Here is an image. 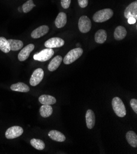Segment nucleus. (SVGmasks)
<instances>
[{
  "label": "nucleus",
  "instance_id": "1",
  "mask_svg": "<svg viewBox=\"0 0 137 154\" xmlns=\"http://www.w3.org/2000/svg\"><path fill=\"white\" fill-rule=\"evenodd\" d=\"M113 11L111 9H104L97 11L93 16V20L95 22H104L110 19L113 15Z\"/></svg>",
  "mask_w": 137,
  "mask_h": 154
},
{
  "label": "nucleus",
  "instance_id": "2",
  "mask_svg": "<svg viewBox=\"0 0 137 154\" xmlns=\"http://www.w3.org/2000/svg\"><path fill=\"white\" fill-rule=\"evenodd\" d=\"M113 109L115 114L119 117H124L126 115V109L123 101L119 97H114L112 100Z\"/></svg>",
  "mask_w": 137,
  "mask_h": 154
},
{
  "label": "nucleus",
  "instance_id": "3",
  "mask_svg": "<svg viewBox=\"0 0 137 154\" xmlns=\"http://www.w3.org/2000/svg\"><path fill=\"white\" fill-rule=\"evenodd\" d=\"M83 54V50L81 48H75L68 52V54L65 55L64 62L65 65H70L76 60H78Z\"/></svg>",
  "mask_w": 137,
  "mask_h": 154
},
{
  "label": "nucleus",
  "instance_id": "4",
  "mask_svg": "<svg viewBox=\"0 0 137 154\" xmlns=\"http://www.w3.org/2000/svg\"><path fill=\"white\" fill-rule=\"evenodd\" d=\"M54 51L52 50V49L47 48L35 54L33 56V58L34 60L39 61H45L49 60L54 55Z\"/></svg>",
  "mask_w": 137,
  "mask_h": 154
},
{
  "label": "nucleus",
  "instance_id": "5",
  "mask_svg": "<svg viewBox=\"0 0 137 154\" xmlns=\"http://www.w3.org/2000/svg\"><path fill=\"white\" fill-rule=\"evenodd\" d=\"M92 27V23L90 19L86 15H83L79 20L78 28L80 32L83 33L89 32Z\"/></svg>",
  "mask_w": 137,
  "mask_h": 154
},
{
  "label": "nucleus",
  "instance_id": "6",
  "mask_svg": "<svg viewBox=\"0 0 137 154\" xmlns=\"http://www.w3.org/2000/svg\"><path fill=\"white\" fill-rule=\"evenodd\" d=\"M23 133V130L19 126H14L9 128L6 131L5 136L7 139H14L20 136Z\"/></svg>",
  "mask_w": 137,
  "mask_h": 154
},
{
  "label": "nucleus",
  "instance_id": "7",
  "mask_svg": "<svg viewBox=\"0 0 137 154\" xmlns=\"http://www.w3.org/2000/svg\"><path fill=\"white\" fill-rule=\"evenodd\" d=\"M44 78V71L41 68H38L33 72L30 80V84L32 86H36Z\"/></svg>",
  "mask_w": 137,
  "mask_h": 154
},
{
  "label": "nucleus",
  "instance_id": "8",
  "mask_svg": "<svg viewBox=\"0 0 137 154\" xmlns=\"http://www.w3.org/2000/svg\"><path fill=\"white\" fill-rule=\"evenodd\" d=\"M65 44V41L62 38H52L48 41H46L44 43V45L47 48H57L62 47Z\"/></svg>",
  "mask_w": 137,
  "mask_h": 154
},
{
  "label": "nucleus",
  "instance_id": "9",
  "mask_svg": "<svg viewBox=\"0 0 137 154\" xmlns=\"http://www.w3.org/2000/svg\"><path fill=\"white\" fill-rule=\"evenodd\" d=\"M124 17L126 19L133 17L137 19V2L135 1L130 4L125 9Z\"/></svg>",
  "mask_w": 137,
  "mask_h": 154
},
{
  "label": "nucleus",
  "instance_id": "10",
  "mask_svg": "<svg viewBox=\"0 0 137 154\" xmlns=\"http://www.w3.org/2000/svg\"><path fill=\"white\" fill-rule=\"evenodd\" d=\"M34 49H35V45L33 44H30L26 46H25L24 48H23L20 51V53L19 54V55H18L19 60L20 61H23L26 60L28 58L30 53L34 50Z\"/></svg>",
  "mask_w": 137,
  "mask_h": 154
},
{
  "label": "nucleus",
  "instance_id": "11",
  "mask_svg": "<svg viewBox=\"0 0 137 154\" xmlns=\"http://www.w3.org/2000/svg\"><path fill=\"white\" fill-rule=\"evenodd\" d=\"M49 30V28L47 25H42L39 27L37 28L35 30H33L32 34L31 36L34 39H38L39 38L45 35H46Z\"/></svg>",
  "mask_w": 137,
  "mask_h": 154
},
{
  "label": "nucleus",
  "instance_id": "12",
  "mask_svg": "<svg viewBox=\"0 0 137 154\" xmlns=\"http://www.w3.org/2000/svg\"><path fill=\"white\" fill-rule=\"evenodd\" d=\"M86 125L89 129H92L95 124V116L94 111L91 109H88L86 114Z\"/></svg>",
  "mask_w": 137,
  "mask_h": 154
},
{
  "label": "nucleus",
  "instance_id": "13",
  "mask_svg": "<svg viewBox=\"0 0 137 154\" xmlns=\"http://www.w3.org/2000/svg\"><path fill=\"white\" fill-rule=\"evenodd\" d=\"M67 22V17L66 14L62 12H60L58 14L57 17L55 20V26L58 28H61L65 26Z\"/></svg>",
  "mask_w": 137,
  "mask_h": 154
},
{
  "label": "nucleus",
  "instance_id": "14",
  "mask_svg": "<svg viewBox=\"0 0 137 154\" xmlns=\"http://www.w3.org/2000/svg\"><path fill=\"white\" fill-rule=\"evenodd\" d=\"M48 135L51 140L57 142H64L66 140L65 135L63 133L57 130L51 131L48 133Z\"/></svg>",
  "mask_w": 137,
  "mask_h": 154
},
{
  "label": "nucleus",
  "instance_id": "15",
  "mask_svg": "<svg viewBox=\"0 0 137 154\" xmlns=\"http://www.w3.org/2000/svg\"><path fill=\"white\" fill-rule=\"evenodd\" d=\"M127 35V30L123 26H119L116 27L114 33V37L116 40H123Z\"/></svg>",
  "mask_w": 137,
  "mask_h": 154
},
{
  "label": "nucleus",
  "instance_id": "16",
  "mask_svg": "<svg viewBox=\"0 0 137 154\" xmlns=\"http://www.w3.org/2000/svg\"><path fill=\"white\" fill-rule=\"evenodd\" d=\"M63 60L62 57L60 56V55H57L56 57H55L50 62L49 65H48V69L50 71H55L60 65L61 63Z\"/></svg>",
  "mask_w": 137,
  "mask_h": 154
},
{
  "label": "nucleus",
  "instance_id": "17",
  "mask_svg": "<svg viewBox=\"0 0 137 154\" xmlns=\"http://www.w3.org/2000/svg\"><path fill=\"white\" fill-rule=\"evenodd\" d=\"M126 140L128 143L133 147L137 146V135L133 131H129L126 133Z\"/></svg>",
  "mask_w": 137,
  "mask_h": 154
},
{
  "label": "nucleus",
  "instance_id": "18",
  "mask_svg": "<svg viewBox=\"0 0 137 154\" xmlns=\"http://www.w3.org/2000/svg\"><path fill=\"white\" fill-rule=\"evenodd\" d=\"M11 89L13 91L24 92V93H26V92H28L30 91L29 87L26 84L23 82H18L16 84H12L11 86Z\"/></svg>",
  "mask_w": 137,
  "mask_h": 154
},
{
  "label": "nucleus",
  "instance_id": "19",
  "mask_svg": "<svg viewBox=\"0 0 137 154\" xmlns=\"http://www.w3.org/2000/svg\"><path fill=\"white\" fill-rule=\"evenodd\" d=\"M40 114L42 117L46 118L50 117L52 112H53V109L51 105L48 104H43L39 109Z\"/></svg>",
  "mask_w": 137,
  "mask_h": 154
},
{
  "label": "nucleus",
  "instance_id": "20",
  "mask_svg": "<svg viewBox=\"0 0 137 154\" xmlns=\"http://www.w3.org/2000/svg\"><path fill=\"white\" fill-rule=\"evenodd\" d=\"M107 39V33L104 29H99L95 35V41L98 44L104 43Z\"/></svg>",
  "mask_w": 137,
  "mask_h": 154
},
{
  "label": "nucleus",
  "instance_id": "21",
  "mask_svg": "<svg viewBox=\"0 0 137 154\" xmlns=\"http://www.w3.org/2000/svg\"><path fill=\"white\" fill-rule=\"evenodd\" d=\"M39 101L42 104L52 105L56 103V99L55 97L49 95H42L39 97Z\"/></svg>",
  "mask_w": 137,
  "mask_h": 154
},
{
  "label": "nucleus",
  "instance_id": "22",
  "mask_svg": "<svg viewBox=\"0 0 137 154\" xmlns=\"http://www.w3.org/2000/svg\"><path fill=\"white\" fill-rule=\"evenodd\" d=\"M8 42L10 45L11 51H17L20 50L23 45V43L20 40L16 39H8Z\"/></svg>",
  "mask_w": 137,
  "mask_h": 154
},
{
  "label": "nucleus",
  "instance_id": "23",
  "mask_svg": "<svg viewBox=\"0 0 137 154\" xmlns=\"http://www.w3.org/2000/svg\"><path fill=\"white\" fill-rule=\"evenodd\" d=\"M0 50L5 53H8L11 51L8 40L4 37H0Z\"/></svg>",
  "mask_w": 137,
  "mask_h": 154
},
{
  "label": "nucleus",
  "instance_id": "24",
  "mask_svg": "<svg viewBox=\"0 0 137 154\" xmlns=\"http://www.w3.org/2000/svg\"><path fill=\"white\" fill-rule=\"evenodd\" d=\"M30 143H31L32 146L35 148L37 150H42L45 148V144L44 143L39 139H35V138H33L30 141Z\"/></svg>",
  "mask_w": 137,
  "mask_h": 154
},
{
  "label": "nucleus",
  "instance_id": "25",
  "mask_svg": "<svg viewBox=\"0 0 137 154\" xmlns=\"http://www.w3.org/2000/svg\"><path fill=\"white\" fill-rule=\"evenodd\" d=\"M36 5L33 3L32 0H28V1H27L23 5L22 7V11L25 13H27L30 11H32V9Z\"/></svg>",
  "mask_w": 137,
  "mask_h": 154
},
{
  "label": "nucleus",
  "instance_id": "26",
  "mask_svg": "<svg viewBox=\"0 0 137 154\" xmlns=\"http://www.w3.org/2000/svg\"><path fill=\"white\" fill-rule=\"evenodd\" d=\"M130 106L133 111L136 114L137 113V100L136 99H132L130 102Z\"/></svg>",
  "mask_w": 137,
  "mask_h": 154
},
{
  "label": "nucleus",
  "instance_id": "27",
  "mask_svg": "<svg viewBox=\"0 0 137 154\" xmlns=\"http://www.w3.org/2000/svg\"><path fill=\"white\" fill-rule=\"evenodd\" d=\"M71 0H61V5L64 9H68L70 7Z\"/></svg>",
  "mask_w": 137,
  "mask_h": 154
},
{
  "label": "nucleus",
  "instance_id": "28",
  "mask_svg": "<svg viewBox=\"0 0 137 154\" xmlns=\"http://www.w3.org/2000/svg\"><path fill=\"white\" fill-rule=\"evenodd\" d=\"M89 0H78V4L82 8H84L87 6Z\"/></svg>",
  "mask_w": 137,
  "mask_h": 154
},
{
  "label": "nucleus",
  "instance_id": "29",
  "mask_svg": "<svg viewBox=\"0 0 137 154\" xmlns=\"http://www.w3.org/2000/svg\"><path fill=\"white\" fill-rule=\"evenodd\" d=\"M128 19V23H129V24H134V23H136V19H135V18H133V17H129V19Z\"/></svg>",
  "mask_w": 137,
  "mask_h": 154
},
{
  "label": "nucleus",
  "instance_id": "30",
  "mask_svg": "<svg viewBox=\"0 0 137 154\" xmlns=\"http://www.w3.org/2000/svg\"><path fill=\"white\" fill-rule=\"evenodd\" d=\"M18 9H19V11L20 12H22V9H21V8L19 7V8H18Z\"/></svg>",
  "mask_w": 137,
  "mask_h": 154
}]
</instances>
